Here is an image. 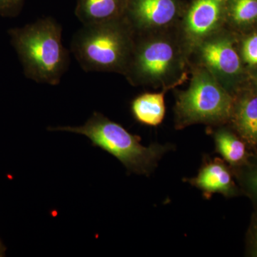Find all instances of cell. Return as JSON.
I'll return each mask as SVG.
<instances>
[{
    "mask_svg": "<svg viewBox=\"0 0 257 257\" xmlns=\"http://www.w3.org/2000/svg\"><path fill=\"white\" fill-rule=\"evenodd\" d=\"M135 35L123 74L132 85L169 90L185 80L189 57L177 28Z\"/></svg>",
    "mask_w": 257,
    "mask_h": 257,
    "instance_id": "obj_1",
    "label": "cell"
},
{
    "mask_svg": "<svg viewBox=\"0 0 257 257\" xmlns=\"http://www.w3.org/2000/svg\"><path fill=\"white\" fill-rule=\"evenodd\" d=\"M9 34L27 78L40 84L58 85L70 64L60 24L47 17L12 29Z\"/></svg>",
    "mask_w": 257,
    "mask_h": 257,
    "instance_id": "obj_2",
    "label": "cell"
},
{
    "mask_svg": "<svg viewBox=\"0 0 257 257\" xmlns=\"http://www.w3.org/2000/svg\"><path fill=\"white\" fill-rule=\"evenodd\" d=\"M135 36L125 17L83 25L74 34L71 51L85 72L123 75L133 53Z\"/></svg>",
    "mask_w": 257,
    "mask_h": 257,
    "instance_id": "obj_3",
    "label": "cell"
},
{
    "mask_svg": "<svg viewBox=\"0 0 257 257\" xmlns=\"http://www.w3.org/2000/svg\"><path fill=\"white\" fill-rule=\"evenodd\" d=\"M48 130L87 137L93 146L99 147L116 157L130 173L138 175H151L162 157L173 149V145L170 144L154 143L149 147L144 146L140 143V137L130 133L121 124L96 111L82 126H57Z\"/></svg>",
    "mask_w": 257,
    "mask_h": 257,
    "instance_id": "obj_4",
    "label": "cell"
},
{
    "mask_svg": "<svg viewBox=\"0 0 257 257\" xmlns=\"http://www.w3.org/2000/svg\"><path fill=\"white\" fill-rule=\"evenodd\" d=\"M234 96L219 84L204 67L192 68L188 88L176 96V130L197 124L210 126L229 124Z\"/></svg>",
    "mask_w": 257,
    "mask_h": 257,
    "instance_id": "obj_5",
    "label": "cell"
},
{
    "mask_svg": "<svg viewBox=\"0 0 257 257\" xmlns=\"http://www.w3.org/2000/svg\"><path fill=\"white\" fill-rule=\"evenodd\" d=\"M234 32L225 28L207 37L192 52L197 65L207 69L233 96L240 90L244 64Z\"/></svg>",
    "mask_w": 257,
    "mask_h": 257,
    "instance_id": "obj_6",
    "label": "cell"
},
{
    "mask_svg": "<svg viewBox=\"0 0 257 257\" xmlns=\"http://www.w3.org/2000/svg\"><path fill=\"white\" fill-rule=\"evenodd\" d=\"M231 0H189L177 28L189 58L207 37L226 28Z\"/></svg>",
    "mask_w": 257,
    "mask_h": 257,
    "instance_id": "obj_7",
    "label": "cell"
},
{
    "mask_svg": "<svg viewBox=\"0 0 257 257\" xmlns=\"http://www.w3.org/2000/svg\"><path fill=\"white\" fill-rule=\"evenodd\" d=\"M187 4L184 0H127L125 18L135 35L173 30Z\"/></svg>",
    "mask_w": 257,
    "mask_h": 257,
    "instance_id": "obj_8",
    "label": "cell"
},
{
    "mask_svg": "<svg viewBox=\"0 0 257 257\" xmlns=\"http://www.w3.org/2000/svg\"><path fill=\"white\" fill-rule=\"evenodd\" d=\"M202 192L205 199L219 194L226 198L242 195L230 166L223 159H204L196 177L184 179Z\"/></svg>",
    "mask_w": 257,
    "mask_h": 257,
    "instance_id": "obj_9",
    "label": "cell"
},
{
    "mask_svg": "<svg viewBox=\"0 0 257 257\" xmlns=\"http://www.w3.org/2000/svg\"><path fill=\"white\" fill-rule=\"evenodd\" d=\"M229 124L250 151L257 152V93L252 89H240L234 94Z\"/></svg>",
    "mask_w": 257,
    "mask_h": 257,
    "instance_id": "obj_10",
    "label": "cell"
},
{
    "mask_svg": "<svg viewBox=\"0 0 257 257\" xmlns=\"http://www.w3.org/2000/svg\"><path fill=\"white\" fill-rule=\"evenodd\" d=\"M127 0H77L76 17L83 25L124 18Z\"/></svg>",
    "mask_w": 257,
    "mask_h": 257,
    "instance_id": "obj_11",
    "label": "cell"
},
{
    "mask_svg": "<svg viewBox=\"0 0 257 257\" xmlns=\"http://www.w3.org/2000/svg\"><path fill=\"white\" fill-rule=\"evenodd\" d=\"M226 124L211 126V134L215 144L216 152L233 168L243 165L251 152L231 126Z\"/></svg>",
    "mask_w": 257,
    "mask_h": 257,
    "instance_id": "obj_12",
    "label": "cell"
},
{
    "mask_svg": "<svg viewBox=\"0 0 257 257\" xmlns=\"http://www.w3.org/2000/svg\"><path fill=\"white\" fill-rule=\"evenodd\" d=\"M167 91L143 93L135 98L132 101L131 110L136 121L150 126L162 124L165 116V96Z\"/></svg>",
    "mask_w": 257,
    "mask_h": 257,
    "instance_id": "obj_13",
    "label": "cell"
},
{
    "mask_svg": "<svg viewBox=\"0 0 257 257\" xmlns=\"http://www.w3.org/2000/svg\"><path fill=\"white\" fill-rule=\"evenodd\" d=\"M231 170L241 194L251 201L253 210H257V152H251L243 165Z\"/></svg>",
    "mask_w": 257,
    "mask_h": 257,
    "instance_id": "obj_14",
    "label": "cell"
},
{
    "mask_svg": "<svg viewBox=\"0 0 257 257\" xmlns=\"http://www.w3.org/2000/svg\"><path fill=\"white\" fill-rule=\"evenodd\" d=\"M257 25V0H231L226 27L242 30Z\"/></svg>",
    "mask_w": 257,
    "mask_h": 257,
    "instance_id": "obj_15",
    "label": "cell"
},
{
    "mask_svg": "<svg viewBox=\"0 0 257 257\" xmlns=\"http://www.w3.org/2000/svg\"><path fill=\"white\" fill-rule=\"evenodd\" d=\"M239 52L244 65L257 68V32H251L243 37Z\"/></svg>",
    "mask_w": 257,
    "mask_h": 257,
    "instance_id": "obj_16",
    "label": "cell"
},
{
    "mask_svg": "<svg viewBox=\"0 0 257 257\" xmlns=\"http://www.w3.org/2000/svg\"><path fill=\"white\" fill-rule=\"evenodd\" d=\"M245 256L257 257V210H253L246 230Z\"/></svg>",
    "mask_w": 257,
    "mask_h": 257,
    "instance_id": "obj_17",
    "label": "cell"
},
{
    "mask_svg": "<svg viewBox=\"0 0 257 257\" xmlns=\"http://www.w3.org/2000/svg\"><path fill=\"white\" fill-rule=\"evenodd\" d=\"M25 1L26 0H0V15L17 16L23 9Z\"/></svg>",
    "mask_w": 257,
    "mask_h": 257,
    "instance_id": "obj_18",
    "label": "cell"
},
{
    "mask_svg": "<svg viewBox=\"0 0 257 257\" xmlns=\"http://www.w3.org/2000/svg\"><path fill=\"white\" fill-rule=\"evenodd\" d=\"M252 77L253 82V88H251V89L257 93V68L256 70L255 71L254 73L252 74V77Z\"/></svg>",
    "mask_w": 257,
    "mask_h": 257,
    "instance_id": "obj_19",
    "label": "cell"
}]
</instances>
